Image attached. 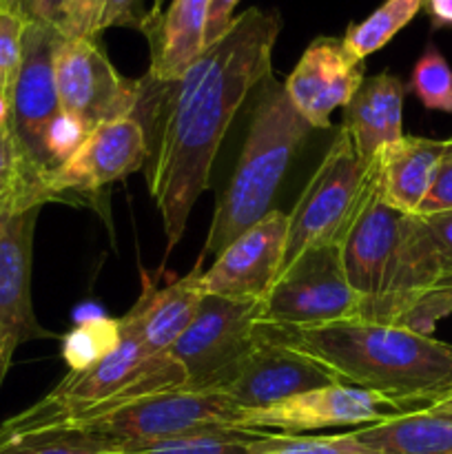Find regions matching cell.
Segmentation results:
<instances>
[{
    "label": "cell",
    "mask_w": 452,
    "mask_h": 454,
    "mask_svg": "<svg viewBox=\"0 0 452 454\" xmlns=\"http://www.w3.org/2000/svg\"><path fill=\"white\" fill-rule=\"evenodd\" d=\"M279 31V12L251 7L233 18L182 78L137 80L140 98L133 118L144 129V180L162 217L167 251L180 244L239 106L273 74Z\"/></svg>",
    "instance_id": "obj_1"
},
{
    "label": "cell",
    "mask_w": 452,
    "mask_h": 454,
    "mask_svg": "<svg viewBox=\"0 0 452 454\" xmlns=\"http://www.w3.org/2000/svg\"><path fill=\"white\" fill-rule=\"evenodd\" d=\"M255 331L322 364L341 384L379 395L393 412L425 411L452 395V344L403 324L363 317L317 326L257 322Z\"/></svg>",
    "instance_id": "obj_2"
},
{
    "label": "cell",
    "mask_w": 452,
    "mask_h": 454,
    "mask_svg": "<svg viewBox=\"0 0 452 454\" xmlns=\"http://www.w3.org/2000/svg\"><path fill=\"white\" fill-rule=\"evenodd\" d=\"M341 257L359 297L357 317L372 322L401 324L412 304L443 275L437 244L424 217L386 204L377 155L341 238Z\"/></svg>",
    "instance_id": "obj_3"
},
{
    "label": "cell",
    "mask_w": 452,
    "mask_h": 454,
    "mask_svg": "<svg viewBox=\"0 0 452 454\" xmlns=\"http://www.w3.org/2000/svg\"><path fill=\"white\" fill-rule=\"evenodd\" d=\"M310 131L313 127L297 114L284 82L270 74L257 87L246 140L229 184L217 198L202 255L222 253L273 211L284 176Z\"/></svg>",
    "instance_id": "obj_4"
},
{
    "label": "cell",
    "mask_w": 452,
    "mask_h": 454,
    "mask_svg": "<svg viewBox=\"0 0 452 454\" xmlns=\"http://www.w3.org/2000/svg\"><path fill=\"white\" fill-rule=\"evenodd\" d=\"M60 38L62 35L51 27L25 22L22 60L7 118L20 167V186L13 204L16 211L51 202L47 184L56 164L49 155L47 137L62 115L53 74V56Z\"/></svg>",
    "instance_id": "obj_5"
},
{
    "label": "cell",
    "mask_w": 452,
    "mask_h": 454,
    "mask_svg": "<svg viewBox=\"0 0 452 454\" xmlns=\"http://www.w3.org/2000/svg\"><path fill=\"white\" fill-rule=\"evenodd\" d=\"M260 306V324L279 326H317L357 317L359 297L346 275L341 238L300 253L279 273Z\"/></svg>",
    "instance_id": "obj_6"
},
{
    "label": "cell",
    "mask_w": 452,
    "mask_h": 454,
    "mask_svg": "<svg viewBox=\"0 0 452 454\" xmlns=\"http://www.w3.org/2000/svg\"><path fill=\"white\" fill-rule=\"evenodd\" d=\"M368 167L370 164L359 158L348 133L341 127L337 129L335 140L301 191L295 208L288 213L284 269L306 248L332 238H344L366 184Z\"/></svg>",
    "instance_id": "obj_7"
},
{
    "label": "cell",
    "mask_w": 452,
    "mask_h": 454,
    "mask_svg": "<svg viewBox=\"0 0 452 454\" xmlns=\"http://www.w3.org/2000/svg\"><path fill=\"white\" fill-rule=\"evenodd\" d=\"M260 301H235L207 295L168 355L184 371L189 390L217 393L238 364L255 346Z\"/></svg>",
    "instance_id": "obj_8"
},
{
    "label": "cell",
    "mask_w": 452,
    "mask_h": 454,
    "mask_svg": "<svg viewBox=\"0 0 452 454\" xmlns=\"http://www.w3.org/2000/svg\"><path fill=\"white\" fill-rule=\"evenodd\" d=\"M239 415L242 408L235 406L226 395L175 388L129 403L75 430H87L118 443L122 450H131L199 428L235 426Z\"/></svg>",
    "instance_id": "obj_9"
},
{
    "label": "cell",
    "mask_w": 452,
    "mask_h": 454,
    "mask_svg": "<svg viewBox=\"0 0 452 454\" xmlns=\"http://www.w3.org/2000/svg\"><path fill=\"white\" fill-rule=\"evenodd\" d=\"M60 109L91 131L97 124L133 115L140 82L124 78L97 40L60 38L53 56Z\"/></svg>",
    "instance_id": "obj_10"
},
{
    "label": "cell",
    "mask_w": 452,
    "mask_h": 454,
    "mask_svg": "<svg viewBox=\"0 0 452 454\" xmlns=\"http://www.w3.org/2000/svg\"><path fill=\"white\" fill-rule=\"evenodd\" d=\"M288 213L273 211L233 239L202 273L204 295L261 301L284 269Z\"/></svg>",
    "instance_id": "obj_11"
},
{
    "label": "cell",
    "mask_w": 452,
    "mask_h": 454,
    "mask_svg": "<svg viewBox=\"0 0 452 454\" xmlns=\"http://www.w3.org/2000/svg\"><path fill=\"white\" fill-rule=\"evenodd\" d=\"M146 158L149 146L144 129L133 115L97 124L51 173L47 184L49 198L53 202L66 200V195L96 193L102 186L144 168Z\"/></svg>",
    "instance_id": "obj_12"
},
{
    "label": "cell",
    "mask_w": 452,
    "mask_h": 454,
    "mask_svg": "<svg viewBox=\"0 0 452 454\" xmlns=\"http://www.w3.org/2000/svg\"><path fill=\"white\" fill-rule=\"evenodd\" d=\"M388 412L393 411L379 395L348 384H332L292 395L273 406L242 411L235 426L261 433L301 434L337 426L362 428L384 419Z\"/></svg>",
    "instance_id": "obj_13"
},
{
    "label": "cell",
    "mask_w": 452,
    "mask_h": 454,
    "mask_svg": "<svg viewBox=\"0 0 452 454\" xmlns=\"http://www.w3.org/2000/svg\"><path fill=\"white\" fill-rule=\"evenodd\" d=\"M332 384L341 381L322 364L286 346L273 344L255 331V346L217 393L226 395L242 411H253Z\"/></svg>",
    "instance_id": "obj_14"
},
{
    "label": "cell",
    "mask_w": 452,
    "mask_h": 454,
    "mask_svg": "<svg viewBox=\"0 0 452 454\" xmlns=\"http://www.w3.org/2000/svg\"><path fill=\"white\" fill-rule=\"evenodd\" d=\"M363 78V62L346 51L341 38L319 35L301 53L284 89L310 127L331 129L332 111L348 105Z\"/></svg>",
    "instance_id": "obj_15"
},
{
    "label": "cell",
    "mask_w": 452,
    "mask_h": 454,
    "mask_svg": "<svg viewBox=\"0 0 452 454\" xmlns=\"http://www.w3.org/2000/svg\"><path fill=\"white\" fill-rule=\"evenodd\" d=\"M40 208H0V324L18 340L53 337L38 324L31 304V262Z\"/></svg>",
    "instance_id": "obj_16"
},
{
    "label": "cell",
    "mask_w": 452,
    "mask_h": 454,
    "mask_svg": "<svg viewBox=\"0 0 452 454\" xmlns=\"http://www.w3.org/2000/svg\"><path fill=\"white\" fill-rule=\"evenodd\" d=\"M202 260L204 257H199L198 266L189 275L162 288L142 273V293L124 317L136 326L149 355L168 353L193 322L199 304L207 297L202 288Z\"/></svg>",
    "instance_id": "obj_17"
},
{
    "label": "cell",
    "mask_w": 452,
    "mask_h": 454,
    "mask_svg": "<svg viewBox=\"0 0 452 454\" xmlns=\"http://www.w3.org/2000/svg\"><path fill=\"white\" fill-rule=\"evenodd\" d=\"M211 0H173L167 12L149 9L140 34L149 43V75L155 82H173L191 69L207 49V20Z\"/></svg>",
    "instance_id": "obj_18"
},
{
    "label": "cell",
    "mask_w": 452,
    "mask_h": 454,
    "mask_svg": "<svg viewBox=\"0 0 452 454\" xmlns=\"http://www.w3.org/2000/svg\"><path fill=\"white\" fill-rule=\"evenodd\" d=\"M403 96L406 87L394 74L368 75L348 105L341 129L350 136L359 158L370 164L377 153L403 137Z\"/></svg>",
    "instance_id": "obj_19"
},
{
    "label": "cell",
    "mask_w": 452,
    "mask_h": 454,
    "mask_svg": "<svg viewBox=\"0 0 452 454\" xmlns=\"http://www.w3.org/2000/svg\"><path fill=\"white\" fill-rule=\"evenodd\" d=\"M448 146V140L403 136L377 153L381 168V195L386 204L401 213L419 211Z\"/></svg>",
    "instance_id": "obj_20"
},
{
    "label": "cell",
    "mask_w": 452,
    "mask_h": 454,
    "mask_svg": "<svg viewBox=\"0 0 452 454\" xmlns=\"http://www.w3.org/2000/svg\"><path fill=\"white\" fill-rule=\"evenodd\" d=\"M353 434L386 454H452V419L425 411L388 412Z\"/></svg>",
    "instance_id": "obj_21"
},
{
    "label": "cell",
    "mask_w": 452,
    "mask_h": 454,
    "mask_svg": "<svg viewBox=\"0 0 452 454\" xmlns=\"http://www.w3.org/2000/svg\"><path fill=\"white\" fill-rule=\"evenodd\" d=\"M113 442L75 428H18L0 424V454H122Z\"/></svg>",
    "instance_id": "obj_22"
},
{
    "label": "cell",
    "mask_w": 452,
    "mask_h": 454,
    "mask_svg": "<svg viewBox=\"0 0 452 454\" xmlns=\"http://www.w3.org/2000/svg\"><path fill=\"white\" fill-rule=\"evenodd\" d=\"M270 433L246 430L238 426H213L193 433L162 439L149 446L131 448L122 454H251L253 448Z\"/></svg>",
    "instance_id": "obj_23"
},
{
    "label": "cell",
    "mask_w": 452,
    "mask_h": 454,
    "mask_svg": "<svg viewBox=\"0 0 452 454\" xmlns=\"http://www.w3.org/2000/svg\"><path fill=\"white\" fill-rule=\"evenodd\" d=\"M421 9L424 0H386L366 20L350 25L341 43L355 60L363 62L368 56L384 49Z\"/></svg>",
    "instance_id": "obj_24"
},
{
    "label": "cell",
    "mask_w": 452,
    "mask_h": 454,
    "mask_svg": "<svg viewBox=\"0 0 452 454\" xmlns=\"http://www.w3.org/2000/svg\"><path fill=\"white\" fill-rule=\"evenodd\" d=\"M122 340V319L87 317L62 337V359L69 372H82L113 353Z\"/></svg>",
    "instance_id": "obj_25"
},
{
    "label": "cell",
    "mask_w": 452,
    "mask_h": 454,
    "mask_svg": "<svg viewBox=\"0 0 452 454\" xmlns=\"http://www.w3.org/2000/svg\"><path fill=\"white\" fill-rule=\"evenodd\" d=\"M410 91L425 109L452 114V67L433 44L412 67Z\"/></svg>",
    "instance_id": "obj_26"
},
{
    "label": "cell",
    "mask_w": 452,
    "mask_h": 454,
    "mask_svg": "<svg viewBox=\"0 0 452 454\" xmlns=\"http://www.w3.org/2000/svg\"><path fill=\"white\" fill-rule=\"evenodd\" d=\"M251 454H386L359 442L353 433L332 437H304V434L270 433L253 448Z\"/></svg>",
    "instance_id": "obj_27"
},
{
    "label": "cell",
    "mask_w": 452,
    "mask_h": 454,
    "mask_svg": "<svg viewBox=\"0 0 452 454\" xmlns=\"http://www.w3.org/2000/svg\"><path fill=\"white\" fill-rule=\"evenodd\" d=\"M452 304V270L443 273L433 288L424 297L412 304V309L403 315V326L412 328L424 335H433L434 326L448 317V309Z\"/></svg>",
    "instance_id": "obj_28"
},
{
    "label": "cell",
    "mask_w": 452,
    "mask_h": 454,
    "mask_svg": "<svg viewBox=\"0 0 452 454\" xmlns=\"http://www.w3.org/2000/svg\"><path fill=\"white\" fill-rule=\"evenodd\" d=\"M25 20L12 12H0V96L12 102L13 82L22 60Z\"/></svg>",
    "instance_id": "obj_29"
},
{
    "label": "cell",
    "mask_w": 452,
    "mask_h": 454,
    "mask_svg": "<svg viewBox=\"0 0 452 454\" xmlns=\"http://www.w3.org/2000/svg\"><path fill=\"white\" fill-rule=\"evenodd\" d=\"M74 3L75 0H16L9 12L16 13L25 22L51 27L62 35L66 16H69Z\"/></svg>",
    "instance_id": "obj_30"
},
{
    "label": "cell",
    "mask_w": 452,
    "mask_h": 454,
    "mask_svg": "<svg viewBox=\"0 0 452 454\" xmlns=\"http://www.w3.org/2000/svg\"><path fill=\"white\" fill-rule=\"evenodd\" d=\"M20 186L16 145H13L9 122L0 124V208H13Z\"/></svg>",
    "instance_id": "obj_31"
},
{
    "label": "cell",
    "mask_w": 452,
    "mask_h": 454,
    "mask_svg": "<svg viewBox=\"0 0 452 454\" xmlns=\"http://www.w3.org/2000/svg\"><path fill=\"white\" fill-rule=\"evenodd\" d=\"M450 146H448L446 155L439 162L434 180L430 184L428 193H425L424 202H421L417 215H434V213L452 211V140L448 137Z\"/></svg>",
    "instance_id": "obj_32"
},
{
    "label": "cell",
    "mask_w": 452,
    "mask_h": 454,
    "mask_svg": "<svg viewBox=\"0 0 452 454\" xmlns=\"http://www.w3.org/2000/svg\"><path fill=\"white\" fill-rule=\"evenodd\" d=\"M105 3L106 0H75L66 16L62 38H100L97 25H100Z\"/></svg>",
    "instance_id": "obj_33"
},
{
    "label": "cell",
    "mask_w": 452,
    "mask_h": 454,
    "mask_svg": "<svg viewBox=\"0 0 452 454\" xmlns=\"http://www.w3.org/2000/svg\"><path fill=\"white\" fill-rule=\"evenodd\" d=\"M146 16H149V9L144 7V0H106L97 31L100 35L111 27H129V29L140 31Z\"/></svg>",
    "instance_id": "obj_34"
},
{
    "label": "cell",
    "mask_w": 452,
    "mask_h": 454,
    "mask_svg": "<svg viewBox=\"0 0 452 454\" xmlns=\"http://www.w3.org/2000/svg\"><path fill=\"white\" fill-rule=\"evenodd\" d=\"M428 224L430 235L437 244L439 257H441L443 273L452 270V211L434 213V215H421Z\"/></svg>",
    "instance_id": "obj_35"
},
{
    "label": "cell",
    "mask_w": 452,
    "mask_h": 454,
    "mask_svg": "<svg viewBox=\"0 0 452 454\" xmlns=\"http://www.w3.org/2000/svg\"><path fill=\"white\" fill-rule=\"evenodd\" d=\"M239 0H211L208 4V20H207V47L215 43L222 34L233 22V12Z\"/></svg>",
    "instance_id": "obj_36"
},
{
    "label": "cell",
    "mask_w": 452,
    "mask_h": 454,
    "mask_svg": "<svg viewBox=\"0 0 452 454\" xmlns=\"http://www.w3.org/2000/svg\"><path fill=\"white\" fill-rule=\"evenodd\" d=\"M18 346H20V340H18L16 333L4 326V324H0V386H3L4 377H7Z\"/></svg>",
    "instance_id": "obj_37"
},
{
    "label": "cell",
    "mask_w": 452,
    "mask_h": 454,
    "mask_svg": "<svg viewBox=\"0 0 452 454\" xmlns=\"http://www.w3.org/2000/svg\"><path fill=\"white\" fill-rule=\"evenodd\" d=\"M424 9L434 27H452V0H424Z\"/></svg>",
    "instance_id": "obj_38"
},
{
    "label": "cell",
    "mask_w": 452,
    "mask_h": 454,
    "mask_svg": "<svg viewBox=\"0 0 452 454\" xmlns=\"http://www.w3.org/2000/svg\"><path fill=\"white\" fill-rule=\"evenodd\" d=\"M425 412H430V415H437V417H446V419H452V395H448V397H443L441 402L428 406L425 408Z\"/></svg>",
    "instance_id": "obj_39"
},
{
    "label": "cell",
    "mask_w": 452,
    "mask_h": 454,
    "mask_svg": "<svg viewBox=\"0 0 452 454\" xmlns=\"http://www.w3.org/2000/svg\"><path fill=\"white\" fill-rule=\"evenodd\" d=\"M162 3L164 0H153V7L151 9H153V12H162Z\"/></svg>",
    "instance_id": "obj_40"
},
{
    "label": "cell",
    "mask_w": 452,
    "mask_h": 454,
    "mask_svg": "<svg viewBox=\"0 0 452 454\" xmlns=\"http://www.w3.org/2000/svg\"><path fill=\"white\" fill-rule=\"evenodd\" d=\"M0 12H7V0H0Z\"/></svg>",
    "instance_id": "obj_41"
},
{
    "label": "cell",
    "mask_w": 452,
    "mask_h": 454,
    "mask_svg": "<svg viewBox=\"0 0 452 454\" xmlns=\"http://www.w3.org/2000/svg\"><path fill=\"white\" fill-rule=\"evenodd\" d=\"M13 3H16V0H7V12L13 7Z\"/></svg>",
    "instance_id": "obj_42"
},
{
    "label": "cell",
    "mask_w": 452,
    "mask_h": 454,
    "mask_svg": "<svg viewBox=\"0 0 452 454\" xmlns=\"http://www.w3.org/2000/svg\"><path fill=\"white\" fill-rule=\"evenodd\" d=\"M448 315H452V304H450V309H448Z\"/></svg>",
    "instance_id": "obj_43"
},
{
    "label": "cell",
    "mask_w": 452,
    "mask_h": 454,
    "mask_svg": "<svg viewBox=\"0 0 452 454\" xmlns=\"http://www.w3.org/2000/svg\"><path fill=\"white\" fill-rule=\"evenodd\" d=\"M450 140H452V137H450Z\"/></svg>",
    "instance_id": "obj_44"
}]
</instances>
